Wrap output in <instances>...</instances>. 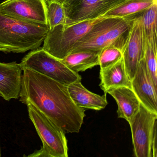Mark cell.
<instances>
[{"label":"cell","instance_id":"3957f363","mask_svg":"<svg viewBox=\"0 0 157 157\" xmlns=\"http://www.w3.org/2000/svg\"><path fill=\"white\" fill-rule=\"evenodd\" d=\"M135 19L102 17L76 43L71 52L100 51L110 45L123 52Z\"/></svg>","mask_w":157,"mask_h":157},{"label":"cell","instance_id":"30bf717a","mask_svg":"<svg viewBox=\"0 0 157 157\" xmlns=\"http://www.w3.org/2000/svg\"><path fill=\"white\" fill-rule=\"evenodd\" d=\"M140 14L135 18L123 52L125 68L131 80L145 55L146 40Z\"/></svg>","mask_w":157,"mask_h":157},{"label":"cell","instance_id":"8992f818","mask_svg":"<svg viewBox=\"0 0 157 157\" xmlns=\"http://www.w3.org/2000/svg\"><path fill=\"white\" fill-rule=\"evenodd\" d=\"M101 18L70 25H59L56 26L48 33L44 41L43 48L55 57L63 59L72 52L76 43Z\"/></svg>","mask_w":157,"mask_h":157},{"label":"cell","instance_id":"44dd1931","mask_svg":"<svg viewBox=\"0 0 157 157\" xmlns=\"http://www.w3.org/2000/svg\"><path fill=\"white\" fill-rule=\"evenodd\" d=\"M157 46L146 42L144 59L149 74L154 85L157 87Z\"/></svg>","mask_w":157,"mask_h":157},{"label":"cell","instance_id":"e0dca14e","mask_svg":"<svg viewBox=\"0 0 157 157\" xmlns=\"http://www.w3.org/2000/svg\"><path fill=\"white\" fill-rule=\"evenodd\" d=\"M156 3L157 0H126L107 12L103 17L134 20L138 14Z\"/></svg>","mask_w":157,"mask_h":157},{"label":"cell","instance_id":"603a6c76","mask_svg":"<svg viewBox=\"0 0 157 157\" xmlns=\"http://www.w3.org/2000/svg\"><path fill=\"white\" fill-rule=\"evenodd\" d=\"M0 156H1V150H0Z\"/></svg>","mask_w":157,"mask_h":157},{"label":"cell","instance_id":"ffe728a7","mask_svg":"<svg viewBox=\"0 0 157 157\" xmlns=\"http://www.w3.org/2000/svg\"><path fill=\"white\" fill-rule=\"evenodd\" d=\"M123 52L113 45L104 48L99 55V66L101 70L109 67L123 58Z\"/></svg>","mask_w":157,"mask_h":157},{"label":"cell","instance_id":"5b68a950","mask_svg":"<svg viewBox=\"0 0 157 157\" xmlns=\"http://www.w3.org/2000/svg\"><path fill=\"white\" fill-rule=\"evenodd\" d=\"M20 65L22 69L32 70L66 86L81 81L82 77L78 73L71 70L43 47L31 50L23 58Z\"/></svg>","mask_w":157,"mask_h":157},{"label":"cell","instance_id":"7a4b0ae2","mask_svg":"<svg viewBox=\"0 0 157 157\" xmlns=\"http://www.w3.org/2000/svg\"><path fill=\"white\" fill-rule=\"evenodd\" d=\"M48 25L25 21L0 12V51L23 53L40 47Z\"/></svg>","mask_w":157,"mask_h":157},{"label":"cell","instance_id":"9a60e30c","mask_svg":"<svg viewBox=\"0 0 157 157\" xmlns=\"http://www.w3.org/2000/svg\"><path fill=\"white\" fill-rule=\"evenodd\" d=\"M100 86L106 94L107 90L113 88L125 87L131 88V80L125 68L123 58L114 65L101 70Z\"/></svg>","mask_w":157,"mask_h":157},{"label":"cell","instance_id":"5bb4252c","mask_svg":"<svg viewBox=\"0 0 157 157\" xmlns=\"http://www.w3.org/2000/svg\"><path fill=\"white\" fill-rule=\"evenodd\" d=\"M68 90L74 103L81 108L100 111L108 104L106 93L102 96L93 93L86 89L81 82L71 83L68 86Z\"/></svg>","mask_w":157,"mask_h":157},{"label":"cell","instance_id":"2e32d148","mask_svg":"<svg viewBox=\"0 0 157 157\" xmlns=\"http://www.w3.org/2000/svg\"><path fill=\"white\" fill-rule=\"evenodd\" d=\"M100 51L71 52L60 60L71 70L78 73L99 65Z\"/></svg>","mask_w":157,"mask_h":157},{"label":"cell","instance_id":"52a82bcc","mask_svg":"<svg viewBox=\"0 0 157 157\" xmlns=\"http://www.w3.org/2000/svg\"><path fill=\"white\" fill-rule=\"evenodd\" d=\"M157 119V113L148 110L140 103L138 112L128 123L135 157H152V140Z\"/></svg>","mask_w":157,"mask_h":157},{"label":"cell","instance_id":"ac0fdd59","mask_svg":"<svg viewBox=\"0 0 157 157\" xmlns=\"http://www.w3.org/2000/svg\"><path fill=\"white\" fill-rule=\"evenodd\" d=\"M157 3L140 13L146 42L157 46Z\"/></svg>","mask_w":157,"mask_h":157},{"label":"cell","instance_id":"7c38bea8","mask_svg":"<svg viewBox=\"0 0 157 157\" xmlns=\"http://www.w3.org/2000/svg\"><path fill=\"white\" fill-rule=\"evenodd\" d=\"M22 72L20 64L16 62H0V94L4 100L19 98Z\"/></svg>","mask_w":157,"mask_h":157},{"label":"cell","instance_id":"277c9868","mask_svg":"<svg viewBox=\"0 0 157 157\" xmlns=\"http://www.w3.org/2000/svg\"><path fill=\"white\" fill-rule=\"evenodd\" d=\"M25 105L29 117L43 143L40 149L28 157H67V140L64 131L33 105Z\"/></svg>","mask_w":157,"mask_h":157},{"label":"cell","instance_id":"d6986e66","mask_svg":"<svg viewBox=\"0 0 157 157\" xmlns=\"http://www.w3.org/2000/svg\"><path fill=\"white\" fill-rule=\"evenodd\" d=\"M48 25L49 30L59 25L66 24L64 7L59 0H45Z\"/></svg>","mask_w":157,"mask_h":157},{"label":"cell","instance_id":"6da1fadb","mask_svg":"<svg viewBox=\"0 0 157 157\" xmlns=\"http://www.w3.org/2000/svg\"><path fill=\"white\" fill-rule=\"evenodd\" d=\"M20 101L30 103L65 134L79 132L85 109L71 99L68 86L29 69H23Z\"/></svg>","mask_w":157,"mask_h":157},{"label":"cell","instance_id":"8fae6325","mask_svg":"<svg viewBox=\"0 0 157 157\" xmlns=\"http://www.w3.org/2000/svg\"><path fill=\"white\" fill-rule=\"evenodd\" d=\"M131 88L142 105L157 113V87L149 74L144 58L140 62L131 80Z\"/></svg>","mask_w":157,"mask_h":157},{"label":"cell","instance_id":"4fadbf2b","mask_svg":"<svg viewBox=\"0 0 157 157\" xmlns=\"http://www.w3.org/2000/svg\"><path fill=\"white\" fill-rule=\"evenodd\" d=\"M117 103L118 118H124L128 123L139 110L140 102L132 88L122 87L113 88L106 92Z\"/></svg>","mask_w":157,"mask_h":157},{"label":"cell","instance_id":"cb8c5ba5","mask_svg":"<svg viewBox=\"0 0 157 157\" xmlns=\"http://www.w3.org/2000/svg\"><path fill=\"white\" fill-rule=\"evenodd\" d=\"M0 96H2L1 94H0Z\"/></svg>","mask_w":157,"mask_h":157},{"label":"cell","instance_id":"7402d4cb","mask_svg":"<svg viewBox=\"0 0 157 157\" xmlns=\"http://www.w3.org/2000/svg\"><path fill=\"white\" fill-rule=\"evenodd\" d=\"M152 157H157V127L155 128L153 134L152 144Z\"/></svg>","mask_w":157,"mask_h":157},{"label":"cell","instance_id":"9c48e42d","mask_svg":"<svg viewBox=\"0 0 157 157\" xmlns=\"http://www.w3.org/2000/svg\"><path fill=\"white\" fill-rule=\"evenodd\" d=\"M0 12L25 21L48 25L45 0H6Z\"/></svg>","mask_w":157,"mask_h":157},{"label":"cell","instance_id":"ba28073f","mask_svg":"<svg viewBox=\"0 0 157 157\" xmlns=\"http://www.w3.org/2000/svg\"><path fill=\"white\" fill-rule=\"evenodd\" d=\"M64 7L66 24L96 20L126 0H59Z\"/></svg>","mask_w":157,"mask_h":157}]
</instances>
